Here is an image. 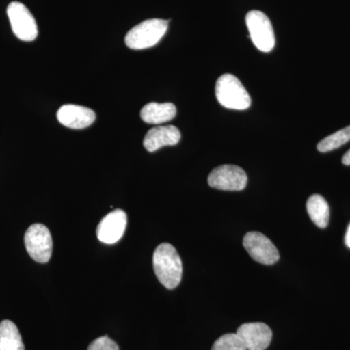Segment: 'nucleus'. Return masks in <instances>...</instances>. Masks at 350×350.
Segmentation results:
<instances>
[{"label":"nucleus","mask_w":350,"mask_h":350,"mask_svg":"<svg viewBox=\"0 0 350 350\" xmlns=\"http://www.w3.org/2000/svg\"><path fill=\"white\" fill-rule=\"evenodd\" d=\"M153 267L159 282L167 289H175L181 282L182 262L174 246L162 243L153 255Z\"/></svg>","instance_id":"1"},{"label":"nucleus","mask_w":350,"mask_h":350,"mask_svg":"<svg viewBox=\"0 0 350 350\" xmlns=\"http://www.w3.org/2000/svg\"><path fill=\"white\" fill-rule=\"evenodd\" d=\"M218 103L228 109L245 110L250 107L251 98L243 83L232 75H223L215 86Z\"/></svg>","instance_id":"2"},{"label":"nucleus","mask_w":350,"mask_h":350,"mask_svg":"<svg viewBox=\"0 0 350 350\" xmlns=\"http://www.w3.org/2000/svg\"><path fill=\"white\" fill-rule=\"evenodd\" d=\"M169 27V21L146 20L135 25L126 33L125 42L133 50H144L160 42Z\"/></svg>","instance_id":"3"},{"label":"nucleus","mask_w":350,"mask_h":350,"mask_svg":"<svg viewBox=\"0 0 350 350\" xmlns=\"http://www.w3.org/2000/svg\"><path fill=\"white\" fill-rule=\"evenodd\" d=\"M245 21L255 47L261 52H271L275 48V38L268 16L261 11L252 10L247 13Z\"/></svg>","instance_id":"4"},{"label":"nucleus","mask_w":350,"mask_h":350,"mask_svg":"<svg viewBox=\"0 0 350 350\" xmlns=\"http://www.w3.org/2000/svg\"><path fill=\"white\" fill-rule=\"evenodd\" d=\"M25 245L34 261L45 264L52 256L53 239L49 229L42 224L31 225L25 234Z\"/></svg>","instance_id":"5"},{"label":"nucleus","mask_w":350,"mask_h":350,"mask_svg":"<svg viewBox=\"0 0 350 350\" xmlns=\"http://www.w3.org/2000/svg\"><path fill=\"white\" fill-rule=\"evenodd\" d=\"M7 15L10 21L14 34L23 41L36 40L38 36L36 21L29 9L21 2H11L7 7Z\"/></svg>","instance_id":"6"},{"label":"nucleus","mask_w":350,"mask_h":350,"mask_svg":"<svg viewBox=\"0 0 350 350\" xmlns=\"http://www.w3.org/2000/svg\"><path fill=\"white\" fill-rule=\"evenodd\" d=\"M207 181L211 187L218 190L241 191L247 184V175L238 165H223L211 172Z\"/></svg>","instance_id":"7"},{"label":"nucleus","mask_w":350,"mask_h":350,"mask_svg":"<svg viewBox=\"0 0 350 350\" xmlns=\"http://www.w3.org/2000/svg\"><path fill=\"white\" fill-rule=\"evenodd\" d=\"M243 246L255 261L262 265H273L280 260V252L271 239L259 232L244 236Z\"/></svg>","instance_id":"8"},{"label":"nucleus","mask_w":350,"mask_h":350,"mask_svg":"<svg viewBox=\"0 0 350 350\" xmlns=\"http://www.w3.org/2000/svg\"><path fill=\"white\" fill-rule=\"evenodd\" d=\"M126 223L128 218L125 211L115 209L100 221L96 228V236L103 243H118L126 231Z\"/></svg>","instance_id":"9"},{"label":"nucleus","mask_w":350,"mask_h":350,"mask_svg":"<svg viewBox=\"0 0 350 350\" xmlns=\"http://www.w3.org/2000/svg\"><path fill=\"white\" fill-rule=\"evenodd\" d=\"M237 335L247 350H266L273 338L271 328L261 322L243 324L237 331Z\"/></svg>","instance_id":"10"},{"label":"nucleus","mask_w":350,"mask_h":350,"mask_svg":"<svg viewBox=\"0 0 350 350\" xmlns=\"http://www.w3.org/2000/svg\"><path fill=\"white\" fill-rule=\"evenodd\" d=\"M59 123L73 130H82L92 125L96 120V113L90 108L80 105H63L57 113Z\"/></svg>","instance_id":"11"},{"label":"nucleus","mask_w":350,"mask_h":350,"mask_svg":"<svg viewBox=\"0 0 350 350\" xmlns=\"http://www.w3.org/2000/svg\"><path fill=\"white\" fill-rule=\"evenodd\" d=\"M180 131L175 126H160L151 129L145 135L144 145L148 152H155L165 146H174L180 142Z\"/></svg>","instance_id":"12"},{"label":"nucleus","mask_w":350,"mask_h":350,"mask_svg":"<svg viewBox=\"0 0 350 350\" xmlns=\"http://www.w3.org/2000/svg\"><path fill=\"white\" fill-rule=\"evenodd\" d=\"M176 112L174 103H150L142 108L140 117L145 123L157 125L170 122L174 118Z\"/></svg>","instance_id":"13"},{"label":"nucleus","mask_w":350,"mask_h":350,"mask_svg":"<svg viewBox=\"0 0 350 350\" xmlns=\"http://www.w3.org/2000/svg\"><path fill=\"white\" fill-rule=\"evenodd\" d=\"M306 211L310 219L317 227L324 229L329 224L330 218V209L328 202L322 196L312 195L308 198L306 202Z\"/></svg>","instance_id":"14"},{"label":"nucleus","mask_w":350,"mask_h":350,"mask_svg":"<svg viewBox=\"0 0 350 350\" xmlns=\"http://www.w3.org/2000/svg\"><path fill=\"white\" fill-rule=\"evenodd\" d=\"M0 350H25L22 336L10 320L0 323Z\"/></svg>","instance_id":"15"},{"label":"nucleus","mask_w":350,"mask_h":350,"mask_svg":"<svg viewBox=\"0 0 350 350\" xmlns=\"http://www.w3.org/2000/svg\"><path fill=\"white\" fill-rule=\"evenodd\" d=\"M350 140V126L342 130L338 131L337 133L329 135L317 145V149L321 153H326L340 148L342 145L347 144Z\"/></svg>","instance_id":"16"},{"label":"nucleus","mask_w":350,"mask_h":350,"mask_svg":"<svg viewBox=\"0 0 350 350\" xmlns=\"http://www.w3.org/2000/svg\"><path fill=\"white\" fill-rule=\"evenodd\" d=\"M211 350H247L241 338L236 334H226L214 342Z\"/></svg>","instance_id":"17"},{"label":"nucleus","mask_w":350,"mask_h":350,"mask_svg":"<svg viewBox=\"0 0 350 350\" xmlns=\"http://www.w3.org/2000/svg\"><path fill=\"white\" fill-rule=\"evenodd\" d=\"M88 350H119V347L111 338L103 336L92 342Z\"/></svg>","instance_id":"18"},{"label":"nucleus","mask_w":350,"mask_h":350,"mask_svg":"<svg viewBox=\"0 0 350 350\" xmlns=\"http://www.w3.org/2000/svg\"><path fill=\"white\" fill-rule=\"evenodd\" d=\"M342 163L345 165H350V150L347 151L342 157Z\"/></svg>","instance_id":"19"},{"label":"nucleus","mask_w":350,"mask_h":350,"mask_svg":"<svg viewBox=\"0 0 350 350\" xmlns=\"http://www.w3.org/2000/svg\"><path fill=\"white\" fill-rule=\"evenodd\" d=\"M345 245L350 248V224L349 225V228H347V234H345Z\"/></svg>","instance_id":"20"}]
</instances>
